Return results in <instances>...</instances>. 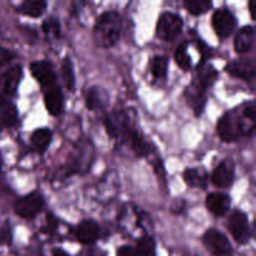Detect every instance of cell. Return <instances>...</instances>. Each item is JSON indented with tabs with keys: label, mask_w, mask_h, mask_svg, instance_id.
Wrapping results in <instances>:
<instances>
[{
	"label": "cell",
	"mask_w": 256,
	"mask_h": 256,
	"mask_svg": "<svg viewBox=\"0 0 256 256\" xmlns=\"http://www.w3.org/2000/svg\"><path fill=\"white\" fill-rule=\"evenodd\" d=\"M122 20L116 12H106L100 15L94 26L95 42L100 48H112L122 34Z\"/></svg>",
	"instance_id": "cell-1"
},
{
	"label": "cell",
	"mask_w": 256,
	"mask_h": 256,
	"mask_svg": "<svg viewBox=\"0 0 256 256\" xmlns=\"http://www.w3.org/2000/svg\"><path fill=\"white\" fill-rule=\"evenodd\" d=\"M44 205V198L38 192H32L18 199L14 204V210L20 218L30 220L36 218L42 212Z\"/></svg>",
	"instance_id": "cell-2"
},
{
	"label": "cell",
	"mask_w": 256,
	"mask_h": 256,
	"mask_svg": "<svg viewBox=\"0 0 256 256\" xmlns=\"http://www.w3.org/2000/svg\"><path fill=\"white\" fill-rule=\"evenodd\" d=\"M182 20L174 12H164L156 25V35L162 40H172L182 32Z\"/></svg>",
	"instance_id": "cell-3"
},
{
	"label": "cell",
	"mask_w": 256,
	"mask_h": 256,
	"mask_svg": "<svg viewBox=\"0 0 256 256\" xmlns=\"http://www.w3.org/2000/svg\"><path fill=\"white\" fill-rule=\"evenodd\" d=\"M230 234L239 244H245L250 239V228L248 215L240 210H235L232 212L228 222Z\"/></svg>",
	"instance_id": "cell-4"
},
{
	"label": "cell",
	"mask_w": 256,
	"mask_h": 256,
	"mask_svg": "<svg viewBox=\"0 0 256 256\" xmlns=\"http://www.w3.org/2000/svg\"><path fill=\"white\" fill-rule=\"evenodd\" d=\"M218 135L220 139L225 142H236L239 136L242 135L239 125V118L234 112H226L220 118L219 122H218Z\"/></svg>",
	"instance_id": "cell-5"
},
{
	"label": "cell",
	"mask_w": 256,
	"mask_h": 256,
	"mask_svg": "<svg viewBox=\"0 0 256 256\" xmlns=\"http://www.w3.org/2000/svg\"><path fill=\"white\" fill-rule=\"evenodd\" d=\"M212 28L219 38H228L236 26V18L226 8H220L212 14Z\"/></svg>",
	"instance_id": "cell-6"
},
{
	"label": "cell",
	"mask_w": 256,
	"mask_h": 256,
	"mask_svg": "<svg viewBox=\"0 0 256 256\" xmlns=\"http://www.w3.org/2000/svg\"><path fill=\"white\" fill-rule=\"evenodd\" d=\"M22 66L10 68L0 75V100H8L14 96L22 79Z\"/></svg>",
	"instance_id": "cell-7"
},
{
	"label": "cell",
	"mask_w": 256,
	"mask_h": 256,
	"mask_svg": "<svg viewBox=\"0 0 256 256\" xmlns=\"http://www.w3.org/2000/svg\"><path fill=\"white\" fill-rule=\"evenodd\" d=\"M204 242L214 255L216 256H228L232 252V245L229 240L219 230L210 229L205 232Z\"/></svg>",
	"instance_id": "cell-8"
},
{
	"label": "cell",
	"mask_w": 256,
	"mask_h": 256,
	"mask_svg": "<svg viewBox=\"0 0 256 256\" xmlns=\"http://www.w3.org/2000/svg\"><path fill=\"white\" fill-rule=\"evenodd\" d=\"M30 72H32V76L45 89L52 86V85H56V82H55L56 76H55L52 65L49 62H46V60L32 62V65H30Z\"/></svg>",
	"instance_id": "cell-9"
},
{
	"label": "cell",
	"mask_w": 256,
	"mask_h": 256,
	"mask_svg": "<svg viewBox=\"0 0 256 256\" xmlns=\"http://www.w3.org/2000/svg\"><path fill=\"white\" fill-rule=\"evenodd\" d=\"M212 184L220 189H226L234 182V164L230 159H225L214 169L212 174Z\"/></svg>",
	"instance_id": "cell-10"
},
{
	"label": "cell",
	"mask_w": 256,
	"mask_h": 256,
	"mask_svg": "<svg viewBox=\"0 0 256 256\" xmlns=\"http://www.w3.org/2000/svg\"><path fill=\"white\" fill-rule=\"evenodd\" d=\"M75 236L82 244L92 245L96 242L100 236V228L92 220H84L80 222L75 230Z\"/></svg>",
	"instance_id": "cell-11"
},
{
	"label": "cell",
	"mask_w": 256,
	"mask_h": 256,
	"mask_svg": "<svg viewBox=\"0 0 256 256\" xmlns=\"http://www.w3.org/2000/svg\"><path fill=\"white\" fill-rule=\"evenodd\" d=\"M230 75L244 80H252L255 76V62L252 59H242L232 62L225 68Z\"/></svg>",
	"instance_id": "cell-12"
},
{
	"label": "cell",
	"mask_w": 256,
	"mask_h": 256,
	"mask_svg": "<svg viewBox=\"0 0 256 256\" xmlns=\"http://www.w3.org/2000/svg\"><path fill=\"white\" fill-rule=\"evenodd\" d=\"M44 102L46 110L52 115H59L64 109V95L58 85L48 88L44 94Z\"/></svg>",
	"instance_id": "cell-13"
},
{
	"label": "cell",
	"mask_w": 256,
	"mask_h": 256,
	"mask_svg": "<svg viewBox=\"0 0 256 256\" xmlns=\"http://www.w3.org/2000/svg\"><path fill=\"white\" fill-rule=\"evenodd\" d=\"M206 206L215 216H224L230 209V198L222 192H212L206 198Z\"/></svg>",
	"instance_id": "cell-14"
},
{
	"label": "cell",
	"mask_w": 256,
	"mask_h": 256,
	"mask_svg": "<svg viewBox=\"0 0 256 256\" xmlns=\"http://www.w3.org/2000/svg\"><path fill=\"white\" fill-rule=\"evenodd\" d=\"M185 95H186L188 104L192 108L195 115H200L204 112L205 104H206V96H205V90L202 89L196 82L190 85L185 90Z\"/></svg>",
	"instance_id": "cell-15"
},
{
	"label": "cell",
	"mask_w": 256,
	"mask_h": 256,
	"mask_svg": "<svg viewBox=\"0 0 256 256\" xmlns=\"http://www.w3.org/2000/svg\"><path fill=\"white\" fill-rule=\"evenodd\" d=\"M254 38H255V30L254 26L252 25H246V26L242 28L239 32L236 34L234 40V48L235 52H246L254 45Z\"/></svg>",
	"instance_id": "cell-16"
},
{
	"label": "cell",
	"mask_w": 256,
	"mask_h": 256,
	"mask_svg": "<svg viewBox=\"0 0 256 256\" xmlns=\"http://www.w3.org/2000/svg\"><path fill=\"white\" fill-rule=\"evenodd\" d=\"M52 139V130L48 128H42V129L35 130L32 134V149L36 150L38 152H42L48 149Z\"/></svg>",
	"instance_id": "cell-17"
},
{
	"label": "cell",
	"mask_w": 256,
	"mask_h": 256,
	"mask_svg": "<svg viewBox=\"0 0 256 256\" xmlns=\"http://www.w3.org/2000/svg\"><path fill=\"white\" fill-rule=\"evenodd\" d=\"M218 78V72L215 70V68L212 66V64H208V62H204V64L200 65L198 68V82L202 89L206 90L208 88L212 86L214 84V82Z\"/></svg>",
	"instance_id": "cell-18"
},
{
	"label": "cell",
	"mask_w": 256,
	"mask_h": 256,
	"mask_svg": "<svg viewBox=\"0 0 256 256\" xmlns=\"http://www.w3.org/2000/svg\"><path fill=\"white\" fill-rule=\"evenodd\" d=\"M18 122L16 108L9 100H0V124L5 128H12Z\"/></svg>",
	"instance_id": "cell-19"
},
{
	"label": "cell",
	"mask_w": 256,
	"mask_h": 256,
	"mask_svg": "<svg viewBox=\"0 0 256 256\" xmlns=\"http://www.w3.org/2000/svg\"><path fill=\"white\" fill-rule=\"evenodd\" d=\"M184 180L192 188H206L208 174L202 169H186L184 172Z\"/></svg>",
	"instance_id": "cell-20"
},
{
	"label": "cell",
	"mask_w": 256,
	"mask_h": 256,
	"mask_svg": "<svg viewBox=\"0 0 256 256\" xmlns=\"http://www.w3.org/2000/svg\"><path fill=\"white\" fill-rule=\"evenodd\" d=\"M45 9H46V2H38V0H34V2H24L18 8L19 12L30 18H39L40 15L44 14Z\"/></svg>",
	"instance_id": "cell-21"
},
{
	"label": "cell",
	"mask_w": 256,
	"mask_h": 256,
	"mask_svg": "<svg viewBox=\"0 0 256 256\" xmlns=\"http://www.w3.org/2000/svg\"><path fill=\"white\" fill-rule=\"evenodd\" d=\"M62 80H64V84L65 86H66V89L69 90V92H72L75 88V72L69 58H65V59L62 60Z\"/></svg>",
	"instance_id": "cell-22"
},
{
	"label": "cell",
	"mask_w": 256,
	"mask_h": 256,
	"mask_svg": "<svg viewBox=\"0 0 256 256\" xmlns=\"http://www.w3.org/2000/svg\"><path fill=\"white\" fill-rule=\"evenodd\" d=\"M86 105L89 109H100L105 105V95L98 88H92L86 95Z\"/></svg>",
	"instance_id": "cell-23"
},
{
	"label": "cell",
	"mask_w": 256,
	"mask_h": 256,
	"mask_svg": "<svg viewBox=\"0 0 256 256\" xmlns=\"http://www.w3.org/2000/svg\"><path fill=\"white\" fill-rule=\"evenodd\" d=\"M186 49H188V45L185 44V42H182V44H180L179 46L176 48V50H175V55H174L176 64L179 65L182 70H185V72L192 68V59H190Z\"/></svg>",
	"instance_id": "cell-24"
},
{
	"label": "cell",
	"mask_w": 256,
	"mask_h": 256,
	"mask_svg": "<svg viewBox=\"0 0 256 256\" xmlns=\"http://www.w3.org/2000/svg\"><path fill=\"white\" fill-rule=\"evenodd\" d=\"M152 72L155 78H159V79L166 76L168 58L164 56V55L155 56L152 62Z\"/></svg>",
	"instance_id": "cell-25"
},
{
	"label": "cell",
	"mask_w": 256,
	"mask_h": 256,
	"mask_svg": "<svg viewBox=\"0 0 256 256\" xmlns=\"http://www.w3.org/2000/svg\"><path fill=\"white\" fill-rule=\"evenodd\" d=\"M138 256H155V242L152 236H144L136 245Z\"/></svg>",
	"instance_id": "cell-26"
},
{
	"label": "cell",
	"mask_w": 256,
	"mask_h": 256,
	"mask_svg": "<svg viewBox=\"0 0 256 256\" xmlns=\"http://www.w3.org/2000/svg\"><path fill=\"white\" fill-rule=\"evenodd\" d=\"M185 6L189 10L190 14L202 15L206 12L208 10H210V8L212 6V2H208V0H192V2H185Z\"/></svg>",
	"instance_id": "cell-27"
},
{
	"label": "cell",
	"mask_w": 256,
	"mask_h": 256,
	"mask_svg": "<svg viewBox=\"0 0 256 256\" xmlns=\"http://www.w3.org/2000/svg\"><path fill=\"white\" fill-rule=\"evenodd\" d=\"M42 29H44L45 34L50 35V36H58L59 35V22L54 18H50L46 22L42 24Z\"/></svg>",
	"instance_id": "cell-28"
},
{
	"label": "cell",
	"mask_w": 256,
	"mask_h": 256,
	"mask_svg": "<svg viewBox=\"0 0 256 256\" xmlns=\"http://www.w3.org/2000/svg\"><path fill=\"white\" fill-rule=\"evenodd\" d=\"M12 59H14V52H12L10 50L5 49V48L0 46V68L4 66V65H6V64H9Z\"/></svg>",
	"instance_id": "cell-29"
},
{
	"label": "cell",
	"mask_w": 256,
	"mask_h": 256,
	"mask_svg": "<svg viewBox=\"0 0 256 256\" xmlns=\"http://www.w3.org/2000/svg\"><path fill=\"white\" fill-rule=\"evenodd\" d=\"M116 256H138V254L132 246H122L118 250Z\"/></svg>",
	"instance_id": "cell-30"
},
{
	"label": "cell",
	"mask_w": 256,
	"mask_h": 256,
	"mask_svg": "<svg viewBox=\"0 0 256 256\" xmlns=\"http://www.w3.org/2000/svg\"><path fill=\"white\" fill-rule=\"evenodd\" d=\"M52 256H69L68 254H65L64 252H62V250H54V252H52Z\"/></svg>",
	"instance_id": "cell-31"
},
{
	"label": "cell",
	"mask_w": 256,
	"mask_h": 256,
	"mask_svg": "<svg viewBox=\"0 0 256 256\" xmlns=\"http://www.w3.org/2000/svg\"><path fill=\"white\" fill-rule=\"evenodd\" d=\"M2 155H0V172H2Z\"/></svg>",
	"instance_id": "cell-32"
}]
</instances>
